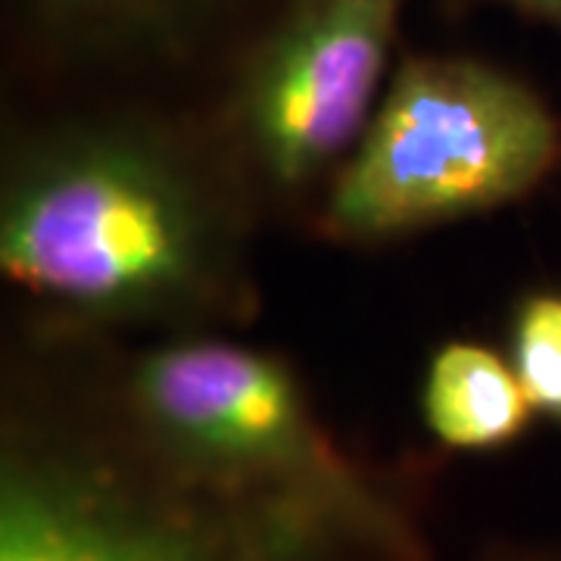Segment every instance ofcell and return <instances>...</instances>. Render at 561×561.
I'll return each instance as SVG.
<instances>
[{
	"mask_svg": "<svg viewBox=\"0 0 561 561\" xmlns=\"http://www.w3.org/2000/svg\"><path fill=\"white\" fill-rule=\"evenodd\" d=\"M561 157L552 110L524 81L461 57L409 60L334 184L324 221L375 241L518 201Z\"/></svg>",
	"mask_w": 561,
	"mask_h": 561,
	"instance_id": "cell-1",
	"label": "cell"
},
{
	"mask_svg": "<svg viewBox=\"0 0 561 561\" xmlns=\"http://www.w3.org/2000/svg\"><path fill=\"white\" fill-rule=\"evenodd\" d=\"M206 262L209 231L191 187L131 140H79L47 153L3 206V272L69 309H153L184 297Z\"/></svg>",
	"mask_w": 561,
	"mask_h": 561,
	"instance_id": "cell-2",
	"label": "cell"
},
{
	"mask_svg": "<svg viewBox=\"0 0 561 561\" xmlns=\"http://www.w3.org/2000/svg\"><path fill=\"white\" fill-rule=\"evenodd\" d=\"M135 402L169 456L243 508L390 542V515L280 362L219 341L162 346L138 365Z\"/></svg>",
	"mask_w": 561,
	"mask_h": 561,
	"instance_id": "cell-3",
	"label": "cell"
},
{
	"mask_svg": "<svg viewBox=\"0 0 561 561\" xmlns=\"http://www.w3.org/2000/svg\"><path fill=\"white\" fill-rule=\"evenodd\" d=\"M405 0H297L243 81L241 119L287 187L365 135Z\"/></svg>",
	"mask_w": 561,
	"mask_h": 561,
	"instance_id": "cell-4",
	"label": "cell"
},
{
	"mask_svg": "<svg viewBox=\"0 0 561 561\" xmlns=\"http://www.w3.org/2000/svg\"><path fill=\"white\" fill-rule=\"evenodd\" d=\"M309 540L302 530H268L243 542L228 524L144 496L84 461H3L0 561H284Z\"/></svg>",
	"mask_w": 561,
	"mask_h": 561,
	"instance_id": "cell-5",
	"label": "cell"
},
{
	"mask_svg": "<svg viewBox=\"0 0 561 561\" xmlns=\"http://www.w3.org/2000/svg\"><path fill=\"white\" fill-rule=\"evenodd\" d=\"M421 409L431 434L453 449L518 440L537 412L515 365L478 343H446L434 353Z\"/></svg>",
	"mask_w": 561,
	"mask_h": 561,
	"instance_id": "cell-6",
	"label": "cell"
},
{
	"mask_svg": "<svg viewBox=\"0 0 561 561\" xmlns=\"http://www.w3.org/2000/svg\"><path fill=\"white\" fill-rule=\"evenodd\" d=\"M512 365L534 409L561 421V294H530L512 319Z\"/></svg>",
	"mask_w": 561,
	"mask_h": 561,
	"instance_id": "cell-7",
	"label": "cell"
},
{
	"mask_svg": "<svg viewBox=\"0 0 561 561\" xmlns=\"http://www.w3.org/2000/svg\"><path fill=\"white\" fill-rule=\"evenodd\" d=\"M512 3H518L522 10L540 16V20H546L549 25H556L561 32V0H512Z\"/></svg>",
	"mask_w": 561,
	"mask_h": 561,
	"instance_id": "cell-8",
	"label": "cell"
},
{
	"mask_svg": "<svg viewBox=\"0 0 561 561\" xmlns=\"http://www.w3.org/2000/svg\"><path fill=\"white\" fill-rule=\"evenodd\" d=\"M69 3H79L88 10H110V7H128V3H140V0H69Z\"/></svg>",
	"mask_w": 561,
	"mask_h": 561,
	"instance_id": "cell-9",
	"label": "cell"
}]
</instances>
